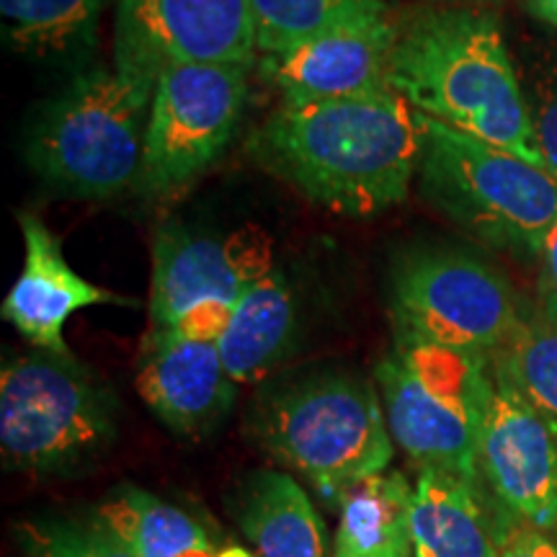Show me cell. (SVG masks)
Here are the masks:
<instances>
[{"label":"cell","instance_id":"17","mask_svg":"<svg viewBox=\"0 0 557 557\" xmlns=\"http://www.w3.org/2000/svg\"><path fill=\"white\" fill-rule=\"evenodd\" d=\"M408 527L413 557H498L475 480L431 468L418 472Z\"/></svg>","mask_w":557,"mask_h":557},{"label":"cell","instance_id":"1","mask_svg":"<svg viewBox=\"0 0 557 557\" xmlns=\"http://www.w3.org/2000/svg\"><path fill=\"white\" fill-rule=\"evenodd\" d=\"M248 150L263 171L312 205L369 218L408 199L421 160V124L393 90L282 101L253 132Z\"/></svg>","mask_w":557,"mask_h":557},{"label":"cell","instance_id":"20","mask_svg":"<svg viewBox=\"0 0 557 557\" xmlns=\"http://www.w3.org/2000/svg\"><path fill=\"white\" fill-rule=\"evenodd\" d=\"M410 493L400 472H382L359 483L341 500L333 557H410Z\"/></svg>","mask_w":557,"mask_h":557},{"label":"cell","instance_id":"18","mask_svg":"<svg viewBox=\"0 0 557 557\" xmlns=\"http://www.w3.org/2000/svg\"><path fill=\"white\" fill-rule=\"evenodd\" d=\"M238 521L259 557H325L323 519L287 472H253L243 485Z\"/></svg>","mask_w":557,"mask_h":557},{"label":"cell","instance_id":"6","mask_svg":"<svg viewBox=\"0 0 557 557\" xmlns=\"http://www.w3.org/2000/svg\"><path fill=\"white\" fill-rule=\"evenodd\" d=\"M374 377L395 447L421 470L478 480L480 434L493 398L485 357L395 333Z\"/></svg>","mask_w":557,"mask_h":557},{"label":"cell","instance_id":"7","mask_svg":"<svg viewBox=\"0 0 557 557\" xmlns=\"http://www.w3.org/2000/svg\"><path fill=\"white\" fill-rule=\"evenodd\" d=\"M114 434V400L75 357L34 351L3 364L0 449L9 468L73 472L94 462Z\"/></svg>","mask_w":557,"mask_h":557},{"label":"cell","instance_id":"8","mask_svg":"<svg viewBox=\"0 0 557 557\" xmlns=\"http://www.w3.org/2000/svg\"><path fill=\"white\" fill-rule=\"evenodd\" d=\"M389 310L398 336L485 359L524 315L511 282L493 263L455 248L403 256L389 278Z\"/></svg>","mask_w":557,"mask_h":557},{"label":"cell","instance_id":"14","mask_svg":"<svg viewBox=\"0 0 557 557\" xmlns=\"http://www.w3.org/2000/svg\"><path fill=\"white\" fill-rule=\"evenodd\" d=\"M139 398L173 434L201 438L220 429L235 403L218 341L150 329L143 338L135 377Z\"/></svg>","mask_w":557,"mask_h":557},{"label":"cell","instance_id":"29","mask_svg":"<svg viewBox=\"0 0 557 557\" xmlns=\"http://www.w3.org/2000/svg\"><path fill=\"white\" fill-rule=\"evenodd\" d=\"M442 5H472V9H485V5L500 3V0H438Z\"/></svg>","mask_w":557,"mask_h":557},{"label":"cell","instance_id":"31","mask_svg":"<svg viewBox=\"0 0 557 557\" xmlns=\"http://www.w3.org/2000/svg\"><path fill=\"white\" fill-rule=\"evenodd\" d=\"M410 557H413V555H410Z\"/></svg>","mask_w":557,"mask_h":557},{"label":"cell","instance_id":"22","mask_svg":"<svg viewBox=\"0 0 557 557\" xmlns=\"http://www.w3.org/2000/svg\"><path fill=\"white\" fill-rule=\"evenodd\" d=\"M487 364L557 434V310L542 302L540 310L524 312Z\"/></svg>","mask_w":557,"mask_h":557},{"label":"cell","instance_id":"3","mask_svg":"<svg viewBox=\"0 0 557 557\" xmlns=\"http://www.w3.org/2000/svg\"><path fill=\"white\" fill-rule=\"evenodd\" d=\"M158 75L114 60L62 88L29 129L26 160L52 189L111 199L135 189Z\"/></svg>","mask_w":557,"mask_h":557},{"label":"cell","instance_id":"15","mask_svg":"<svg viewBox=\"0 0 557 557\" xmlns=\"http://www.w3.org/2000/svg\"><path fill=\"white\" fill-rule=\"evenodd\" d=\"M18 227L24 238V267L0 312L37 351L73 357L65 341V325L75 312L99 305H137L129 297L88 282L70 267L60 238L37 212H18Z\"/></svg>","mask_w":557,"mask_h":557},{"label":"cell","instance_id":"16","mask_svg":"<svg viewBox=\"0 0 557 557\" xmlns=\"http://www.w3.org/2000/svg\"><path fill=\"white\" fill-rule=\"evenodd\" d=\"M295 341V295L287 276L271 269L235 302L218 346L235 385H253L267 380L289 357Z\"/></svg>","mask_w":557,"mask_h":557},{"label":"cell","instance_id":"10","mask_svg":"<svg viewBox=\"0 0 557 557\" xmlns=\"http://www.w3.org/2000/svg\"><path fill=\"white\" fill-rule=\"evenodd\" d=\"M269 271L267 240L163 225L152 238L150 329L218 341L243 292Z\"/></svg>","mask_w":557,"mask_h":557},{"label":"cell","instance_id":"19","mask_svg":"<svg viewBox=\"0 0 557 557\" xmlns=\"http://www.w3.org/2000/svg\"><path fill=\"white\" fill-rule=\"evenodd\" d=\"M96 517L127 545L135 557H220L209 532L184 508L135 485L111 491Z\"/></svg>","mask_w":557,"mask_h":557},{"label":"cell","instance_id":"13","mask_svg":"<svg viewBox=\"0 0 557 557\" xmlns=\"http://www.w3.org/2000/svg\"><path fill=\"white\" fill-rule=\"evenodd\" d=\"M478 470L527 527H557V434L498 377L480 434Z\"/></svg>","mask_w":557,"mask_h":557},{"label":"cell","instance_id":"9","mask_svg":"<svg viewBox=\"0 0 557 557\" xmlns=\"http://www.w3.org/2000/svg\"><path fill=\"white\" fill-rule=\"evenodd\" d=\"M246 65H171L152 94L135 191L176 199L225 156L248 101Z\"/></svg>","mask_w":557,"mask_h":557},{"label":"cell","instance_id":"30","mask_svg":"<svg viewBox=\"0 0 557 557\" xmlns=\"http://www.w3.org/2000/svg\"><path fill=\"white\" fill-rule=\"evenodd\" d=\"M545 305H549V308L557 310V292H547V295H545Z\"/></svg>","mask_w":557,"mask_h":557},{"label":"cell","instance_id":"23","mask_svg":"<svg viewBox=\"0 0 557 557\" xmlns=\"http://www.w3.org/2000/svg\"><path fill=\"white\" fill-rule=\"evenodd\" d=\"M261 58H274L385 0H250Z\"/></svg>","mask_w":557,"mask_h":557},{"label":"cell","instance_id":"25","mask_svg":"<svg viewBox=\"0 0 557 557\" xmlns=\"http://www.w3.org/2000/svg\"><path fill=\"white\" fill-rule=\"evenodd\" d=\"M532 111L534 145H537L542 169L557 178V67L549 73L537 101L529 103Z\"/></svg>","mask_w":557,"mask_h":557},{"label":"cell","instance_id":"4","mask_svg":"<svg viewBox=\"0 0 557 557\" xmlns=\"http://www.w3.org/2000/svg\"><path fill=\"white\" fill-rule=\"evenodd\" d=\"M250 429L271 457L338 504L351 487L387 472L395 457L380 389L341 369L269 389L256 400Z\"/></svg>","mask_w":557,"mask_h":557},{"label":"cell","instance_id":"11","mask_svg":"<svg viewBox=\"0 0 557 557\" xmlns=\"http://www.w3.org/2000/svg\"><path fill=\"white\" fill-rule=\"evenodd\" d=\"M250 0H116L114 60L160 75L171 65H256Z\"/></svg>","mask_w":557,"mask_h":557},{"label":"cell","instance_id":"2","mask_svg":"<svg viewBox=\"0 0 557 557\" xmlns=\"http://www.w3.org/2000/svg\"><path fill=\"white\" fill-rule=\"evenodd\" d=\"M389 90L429 120L540 165L532 111L498 18L472 5L423 9L400 26Z\"/></svg>","mask_w":557,"mask_h":557},{"label":"cell","instance_id":"26","mask_svg":"<svg viewBox=\"0 0 557 557\" xmlns=\"http://www.w3.org/2000/svg\"><path fill=\"white\" fill-rule=\"evenodd\" d=\"M498 557H557V540L542 529H521L498 549Z\"/></svg>","mask_w":557,"mask_h":557},{"label":"cell","instance_id":"5","mask_svg":"<svg viewBox=\"0 0 557 557\" xmlns=\"http://www.w3.org/2000/svg\"><path fill=\"white\" fill-rule=\"evenodd\" d=\"M418 124L421 197L487 246L540 256L557 222V178L513 152L423 114H418Z\"/></svg>","mask_w":557,"mask_h":557},{"label":"cell","instance_id":"27","mask_svg":"<svg viewBox=\"0 0 557 557\" xmlns=\"http://www.w3.org/2000/svg\"><path fill=\"white\" fill-rule=\"evenodd\" d=\"M542 263H545V282L547 292H557V222L555 227L549 230L545 246H542Z\"/></svg>","mask_w":557,"mask_h":557},{"label":"cell","instance_id":"24","mask_svg":"<svg viewBox=\"0 0 557 557\" xmlns=\"http://www.w3.org/2000/svg\"><path fill=\"white\" fill-rule=\"evenodd\" d=\"M18 542L26 557H135L103 521L41 519L18 527Z\"/></svg>","mask_w":557,"mask_h":557},{"label":"cell","instance_id":"12","mask_svg":"<svg viewBox=\"0 0 557 557\" xmlns=\"http://www.w3.org/2000/svg\"><path fill=\"white\" fill-rule=\"evenodd\" d=\"M398 34L400 26L382 5L341 21L295 50L261 58V70L289 103L387 94Z\"/></svg>","mask_w":557,"mask_h":557},{"label":"cell","instance_id":"28","mask_svg":"<svg viewBox=\"0 0 557 557\" xmlns=\"http://www.w3.org/2000/svg\"><path fill=\"white\" fill-rule=\"evenodd\" d=\"M529 16L557 29V0H527Z\"/></svg>","mask_w":557,"mask_h":557},{"label":"cell","instance_id":"21","mask_svg":"<svg viewBox=\"0 0 557 557\" xmlns=\"http://www.w3.org/2000/svg\"><path fill=\"white\" fill-rule=\"evenodd\" d=\"M107 0H0L3 39L24 58L62 60L96 47Z\"/></svg>","mask_w":557,"mask_h":557}]
</instances>
